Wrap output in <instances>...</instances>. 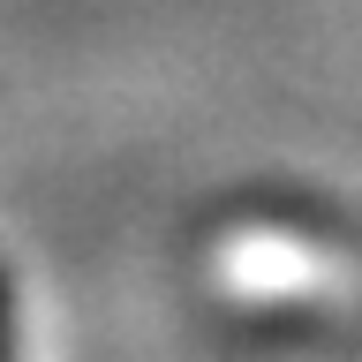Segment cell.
I'll use <instances>...</instances> for the list:
<instances>
[{
	"mask_svg": "<svg viewBox=\"0 0 362 362\" xmlns=\"http://www.w3.org/2000/svg\"><path fill=\"white\" fill-rule=\"evenodd\" d=\"M0 362H16V347H8V279H0Z\"/></svg>",
	"mask_w": 362,
	"mask_h": 362,
	"instance_id": "2",
	"label": "cell"
},
{
	"mask_svg": "<svg viewBox=\"0 0 362 362\" xmlns=\"http://www.w3.org/2000/svg\"><path fill=\"white\" fill-rule=\"evenodd\" d=\"M211 279L226 302L257 310H302V302L362 310V234L302 204H249L242 219L211 234Z\"/></svg>",
	"mask_w": 362,
	"mask_h": 362,
	"instance_id": "1",
	"label": "cell"
}]
</instances>
